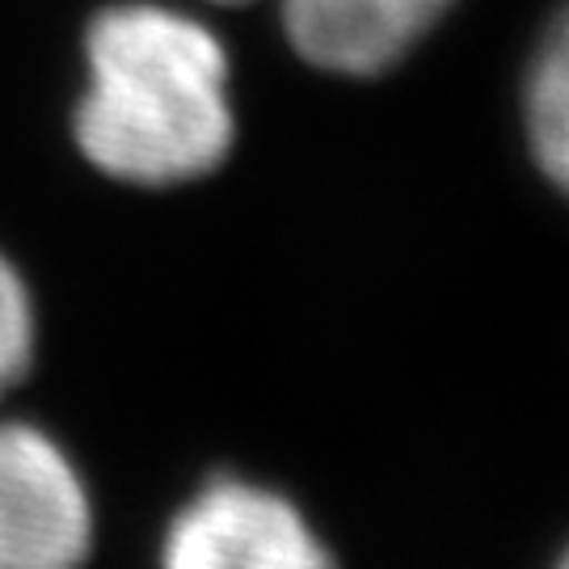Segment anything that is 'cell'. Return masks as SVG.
<instances>
[{
  "label": "cell",
  "instance_id": "1",
  "mask_svg": "<svg viewBox=\"0 0 569 569\" xmlns=\"http://www.w3.org/2000/svg\"><path fill=\"white\" fill-rule=\"evenodd\" d=\"M89 81L72 114L84 161L127 186H186L220 169L237 140L228 51L203 21L119 4L84 34Z\"/></svg>",
  "mask_w": 569,
  "mask_h": 569
},
{
  "label": "cell",
  "instance_id": "2",
  "mask_svg": "<svg viewBox=\"0 0 569 569\" xmlns=\"http://www.w3.org/2000/svg\"><path fill=\"white\" fill-rule=\"evenodd\" d=\"M161 569H338V561L279 489L216 477L173 515Z\"/></svg>",
  "mask_w": 569,
  "mask_h": 569
},
{
  "label": "cell",
  "instance_id": "3",
  "mask_svg": "<svg viewBox=\"0 0 569 569\" xmlns=\"http://www.w3.org/2000/svg\"><path fill=\"white\" fill-rule=\"evenodd\" d=\"M93 502L72 456L30 422H0V569H81Z\"/></svg>",
  "mask_w": 569,
  "mask_h": 569
},
{
  "label": "cell",
  "instance_id": "4",
  "mask_svg": "<svg viewBox=\"0 0 569 569\" xmlns=\"http://www.w3.org/2000/svg\"><path fill=\"white\" fill-rule=\"evenodd\" d=\"M451 0H283L296 56L338 77H380L435 30Z\"/></svg>",
  "mask_w": 569,
  "mask_h": 569
},
{
  "label": "cell",
  "instance_id": "5",
  "mask_svg": "<svg viewBox=\"0 0 569 569\" xmlns=\"http://www.w3.org/2000/svg\"><path fill=\"white\" fill-rule=\"evenodd\" d=\"M523 127L531 157L552 186H566L569 173V42L566 21L557 18L531 60L523 84Z\"/></svg>",
  "mask_w": 569,
  "mask_h": 569
},
{
  "label": "cell",
  "instance_id": "6",
  "mask_svg": "<svg viewBox=\"0 0 569 569\" xmlns=\"http://www.w3.org/2000/svg\"><path fill=\"white\" fill-rule=\"evenodd\" d=\"M34 300L30 287L18 274V266L0 253V397L26 380L34 363Z\"/></svg>",
  "mask_w": 569,
  "mask_h": 569
},
{
  "label": "cell",
  "instance_id": "7",
  "mask_svg": "<svg viewBox=\"0 0 569 569\" xmlns=\"http://www.w3.org/2000/svg\"><path fill=\"white\" fill-rule=\"evenodd\" d=\"M216 4H244V0H216Z\"/></svg>",
  "mask_w": 569,
  "mask_h": 569
}]
</instances>
